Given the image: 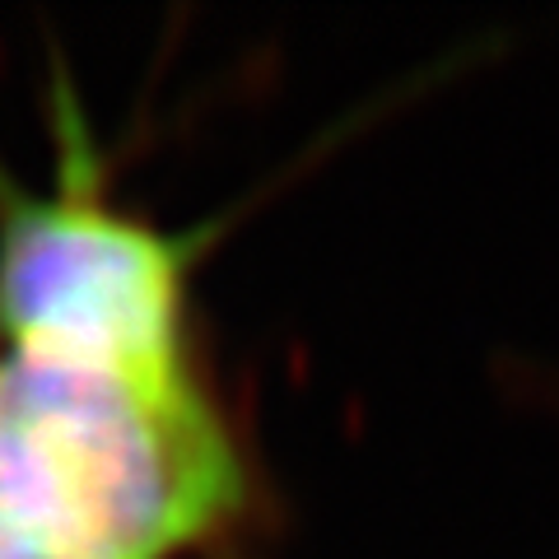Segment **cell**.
<instances>
[{
    "label": "cell",
    "instance_id": "obj_1",
    "mask_svg": "<svg viewBox=\"0 0 559 559\" xmlns=\"http://www.w3.org/2000/svg\"><path fill=\"white\" fill-rule=\"evenodd\" d=\"M187 373L0 359V559H168L238 503Z\"/></svg>",
    "mask_w": 559,
    "mask_h": 559
},
{
    "label": "cell",
    "instance_id": "obj_2",
    "mask_svg": "<svg viewBox=\"0 0 559 559\" xmlns=\"http://www.w3.org/2000/svg\"><path fill=\"white\" fill-rule=\"evenodd\" d=\"M187 248L66 187L10 201L0 326L20 355L127 373H182Z\"/></svg>",
    "mask_w": 559,
    "mask_h": 559
}]
</instances>
